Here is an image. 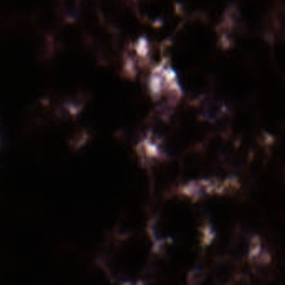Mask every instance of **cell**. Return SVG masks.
<instances>
[{
  "mask_svg": "<svg viewBox=\"0 0 285 285\" xmlns=\"http://www.w3.org/2000/svg\"><path fill=\"white\" fill-rule=\"evenodd\" d=\"M208 269L205 265H198L193 268L188 275V281L190 285H199L204 282L207 276Z\"/></svg>",
  "mask_w": 285,
  "mask_h": 285,
  "instance_id": "6da1fadb",
  "label": "cell"
}]
</instances>
